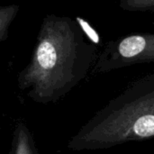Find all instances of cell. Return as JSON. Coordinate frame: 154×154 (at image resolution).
Listing matches in <instances>:
<instances>
[{
  "label": "cell",
  "instance_id": "cell-1",
  "mask_svg": "<svg viewBox=\"0 0 154 154\" xmlns=\"http://www.w3.org/2000/svg\"><path fill=\"white\" fill-rule=\"evenodd\" d=\"M94 47L84 40L82 27L69 17L47 16L42 25L33 55L20 73L22 89L37 102L59 99L87 74Z\"/></svg>",
  "mask_w": 154,
  "mask_h": 154
},
{
  "label": "cell",
  "instance_id": "cell-2",
  "mask_svg": "<svg viewBox=\"0 0 154 154\" xmlns=\"http://www.w3.org/2000/svg\"><path fill=\"white\" fill-rule=\"evenodd\" d=\"M154 137V75L97 111L70 139L73 151H97Z\"/></svg>",
  "mask_w": 154,
  "mask_h": 154
},
{
  "label": "cell",
  "instance_id": "cell-3",
  "mask_svg": "<svg viewBox=\"0 0 154 154\" xmlns=\"http://www.w3.org/2000/svg\"><path fill=\"white\" fill-rule=\"evenodd\" d=\"M116 53L125 63L154 61V33L124 38L116 47Z\"/></svg>",
  "mask_w": 154,
  "mask_h": 154
},
{
  "label": "cell",
  "instance_id": "cell-4",
  "mask_svg": "<svg viewBox=\"0 0 154 154\" xmlns=\"http://www.w3.org/2000/svg\"><path fill=\"white\" fill-rule=\"evenodd\" d=\"M13 154H38L33 138L23 123L16 126L13 140Z\"/></svg>",
  "mask_w": 154,
  "mask_h": 154
},
{
  "label": "cell",
  "instance_id": "cell-5",
  "mask_svg": "<svg viewBox=\"0 0 154 154\" xmlns=\"http://www.w3.org/2000/svg\"><path fill=\"white\" fill-rule=\"evenodd\" d=\"M19 7L16 5L0 7V41L7 37V30L16 15Z\"/></svg>",
  "mask_w": 154,
  "mask_h": 154
},
{
  "label": "cell",
  "instance_id": "cell-6",
  "mask_svg": "<svg viewBox=\"0 0 154 154\" xmlns=\"http://www.w3.org/2000/svg\"><path fill=\"white\" fill-rule=\"evenodd\" d=\"M125 8L134 11L154 10V0H126Z\"/></svg>",
  "mask_w": 154,
  "mask_h": 154
}]
</instances>
